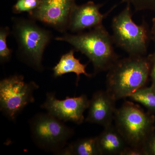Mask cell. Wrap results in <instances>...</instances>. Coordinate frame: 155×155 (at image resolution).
I'll use <instances>...</instances> for the list:
<instances>
[{
  "instance_id": "cell-1",
  "label": "cell",
  "mask_w": 155,
  "mask_h": 155,
  "mask_svg": "<svg viewBox=\"0 0 155 155\" xmlns=\"http://www.w3.org/2000/svg\"><path fill=\"white\" fill-rule=\"evenodd\" d=\"M150 68L148 57L129 56L119 58L108 70L106 90L116 101L128 97L145 87Z\"/></svg>"
},
{
  "instance_id": "cell-2",
  "label": "cell",
  "mask_w": 155,
  "mask_h": 155,
  "mask_svg": "<svg viewBox=\"0 0 155 155\" xmlns=\"http://www.w3.org/2000/svg\"><path fill=\"white\" fill-rule=\"evenodd\" d=\"M67 42L92 63L95 73L108 71L120 58L115 52L113 37L103 24L85 33L56 38Z\"/></svg>"
},
{
  "instance_id": "cell-3",
  "label": "cell",
  "mask_w": 155,
  "mask_h": 155,
  "mask_svg": "<svg viewBox=\"0 0 155 155\" xmlns=\"http://www.w3.org/2000/svg\"><path fill=\"white\" fill-rule=\"evenodd\" d=\"M114 120L127 146L142 149L147 140L155 132L154 116L131 102L126 101L116 109Z\"/></svg>"
},
{
  "instance_id": "cell-4",
  "label": "cell",
  "mask_w": 155,
  "mask_h": 155,
  "mask_svg": "<svg viewBox=\"0 0 155 155\" xmlns=\"http://www.w3.org/2000/svg\"><path fill=\"white\" fill-rule=\"evenodd\" d=\"M130 3L113 18L112 35L114 44L129 56H145L151 38L150 31L145 22L136 24L132 19Z\"/></svg>"
},
{
  "instance_id": "cell-5",
  "label": "cell",
  "mask_w": 155,
  "mask_h": 155,
  "mask_svg": "<svg viewBox=\"0 0 155 155\" xmlns=\"http://www.w3.org/2000/svg\"><path fill=\"white\" fill-rule=\"evenodd\" d=\"M64 122L48 113L36 114L29 122L32 140L39 148L57 153L74 133Z\"/></svg>"
},
{
  "instance_id": "cell-6",
  "label": "cell",
  "mask_w": 155,
  "mask_h": 155,
  "mask_svg": "<svg viewBox=\"0 0 155 155\" xmlns=\"http://www.w3.org/2000/svg\"><path fill=\"white\" fill-rule=\"evenodd\" d=\"M39 87L33 81L25 82L21 75H14L0 82V109L11 120L29 104L35 101L33 93Z\"/></svg>"
},
{
  "instance_id": "cell-7",
  "label": "cell",
  "mask_w": 155,
  "mask_h": 155,
  "mask_svg": "<svg viewBox=\"0 0 155 155\" xmlns=\"http://www.w3.org/2000/svg\"><path fill=\"white\" fill-rule=\"evenodd\" d=\"M90 100L85 94L77 97H66L65 99L59 100L54 93H48L43 109L48 114L63 121L71 122L80 125L84 120V113L88 109Z\"/></svg>"
},
{
  "instance_id": "cell-8",
  "label": "cell",
  "mask_w": 155,
  "mask_h": 155,
  "mask_svg": "<svg viewBox=\"0 0 155 155\" xmlns=\"http://www.w3.org/2000/svg\"><path fill=\"white\" fill-rule=\"evenodd\" d=\"M19 43L30 64L40 68L43 54L49 40L48 34L28 22H23L17 28Z\"/></svg>"
},
{
  "instance_id": "cell-9",
  "label": "cell",
  "mask_w": 155,
  "mask_h": 155,
  "mask_svg": "<svg viewBox=\"0 0 155 155\" xmlns=\"http://www.w3.org/2000/svg\"><path fill=\"white\" fill-rule=\"evenodd\" d=\"M76 5L75 0H42L30 14L41 22L60 27L69 22Z\"/></svg>"
},
{
  "instance_id": "cell-10",
  "label": "cell",
  "mask_w": 155,
  "mask_h": 155,
  "mask_svg": "<svg viewBox=\"0 0 155 155\" xmlns=\"http://www.w3.org/2000/svg\"><path fill=\"white\" fill-rule=\"evenodd\" d=\"M116 101L107 90L95 92L90 100L85 122L102 125L104 127L112 125L117 109Z\"/></svg>"
},
{
  "instance_id": "cell-11",
  "label": "cell",
  "mask_w": 155,
  "mask_h": 155,
  "mask_svg": "<svg viewBox=\"0 0 155 155\" xmlns=\"http://www.w3.org/2000/svg\"><path fill=\"white\" fill-rule=\"evenodd\" d=\"M102 6L103 4H96L92 2L75 6L70 17L69 27L73 31H80L102 25L109 13L101 14L100 9Z\"/></svg>"
},
{
  "instance_id": "cell-12",
  "label": "cell",
  "mask_w": 155,
  "mask_h": 155,
  "mask_svg": "<svg viewBox=\"0 0 155 155\" xmlns=\"http://www.w3.org/2000/svg\"><path fill=\"white\" fill-rule=\"evenodd\" d=\"M101 155H121L128 147L125 139L116 126L111 125L104 127L97 136Z\"/></svg>"
},
{
  "instance_id": "cell-13",
  "label": "cell",
  "mask_w": 155,
  "mask_h": 155,
  "mask_svg": "<svg viewBox=\"0 0 155 155\" xmlns=\"http://www.w3.org/2000/svg\"><path fill=\"white\" fill-rule=\"evenodd\" d=\"M87 64L80 63L78 59L75 58L74 51L71 50L61 57L59 63L53 68L54 77H58L67 73L73 72L77 76L76 84H78L80 75L83 74L88 77L91 75L86 72Z\"/></svg>"
},
{
  "instance_id": "cell-14",
  "label": "cell",
  "mask_w": 155,
  "mask_h": 155,
  "mask_svg": "<svg viewBox=\"0 0 155 155\" xmlns=\"http://www.w3.org/2000/svg\"><path fill=\"white\" fill-rule=\"evenodd\" d=\"M57 154L64 155H101L97 137L78 140L68 144Z\"/></svg>"
},
{
  "instance_id": "cell-15",
  "label": "cell",
  "mask_w": 155,
  "mask_h": 155,
  "mask_svg": "<svg viewBox=\"0 0 155 155\" xmlns=\"http://www.w3.org/2000/svg\"><path fill=\"white\" fill-rule=\"evenodd\" d=\"M128 98L144 106L150 113H155V89L152 86L139 89Z\"/></svg>"
},
{
  "instance_id": "cell-16",
  "label": "cell",
  "mask_w": 155,
  "mask_h": 155,
  "mask_svg": "<svg viewBox=\"0 0 155 155\" xmlns=\"http://www.w3.org/2000/svg\"><path fill=\"white\" fill-rule=\"evenodd\" d=\"M40 2L38 0H18L14 9L17 13L31 12L38 8Z\"/></svg>"
},
{
  "instance_id": "cell-17",
  "label": "cell",
  "mask_w": 155,
  "mask_h": 155,
  "mask_svg": "<svg viewBox=\"0 0 155 155\" xmlns=\"http://www.w3.org/2000/svg\"><path fill=\"white\" fill-rule=\"evenodd\" d=\"M136 11L150 10L155 11V0H130Z\"/></svg>"
},
{
  "instance_id": "cell-18",
  "label": "cell",
  "mask_w": 155,
  "mask_h": 155,
  "mask_svg": "<svg viewBox=\"0 0 155 155\" xmlns=\"http://www.w3.org/2000/svg\"><path fill=\"white\" fill-rule=\"evenodd\" d=\"M8 35V32L5 30H2L0 32V57L2 61L8 60L11 54V51L7 47L6 43Z\"/></svg>"
},
{
  "instance_id": "cell-19",
  "label": "cell",
  "mask_w": 155,
  "mask_h": 155,
  "mask_svg": "<svg viewBox=\"0 0 155 155\" xmlns=\"http://www.w3.org/2000/svg\"><path fill=\"white\" fill-rule=\"evenodd\" d=\"M142 150L144 155H155V132L147 140Z\"/></svg>"
},
{
  "instance_id": "cell-20",
  "label": "cell",
  "mask_w": 155,
  "mask_h": 155,
  "mask_svg": "<svg viewBox=\"0 0 155 155\" xmlns=\"http://www.w3.org/2000/svg\"><path fill=\"white\" fill-rule=\"evenodd\" d=\"M121 155H144L143 150L128 146Z\"/></svg>"
},
{
  "instance_id": "cell-21",
  "label": "cell",
  "mask_w": 155,
  "mask_h": 155,
  "mask_svg": "<svg viewBox=\"0 0 155 155\" xmlns=\"http://www.w3.org/2000/svg\"><path fill=\"white\" fill-rule=\"evenodd\" d=\"M148 57L151 62V68L150 74V76L152 80V85L151 86L155 89V60L150 58L149 56Z\"/></svg>"
},
{
  "instance_id": "cell-22",
  "label": "cell",
  "mask_w": 155,
  "mask_h": 155,
  "mask_svg": "<svg viewBox=\"0 0 155 155\" xmlns=\"http://www.w3.org/2000/svg\"><path fill=\"white\" fill-rule=\"evenodd\" d=\"M152 27L150 31L151 38L153 40L155 45V18L152 19Z\"/></svg>"
},
{
  "instance_id": "cell-23",
  "label": "cell",
  "mask_w": 155,
  "mask_h": 155,
  "mask_svg": "<svg viewBox=\"0 0 155 155\" xmlns=\"http://www.w3.org/2000/svg\"><path fill=\"white\" fill-rule=\"evenodd\" d=\"M149 57H150V58H152L153 59H154L155 60V51L153 53V54H150L148 56Z\"/></svg>"
},
{
  "instance_id": "cell-24",
  "label": "cell",
  "mask_w": 155,
  "mask_h": 155,
  "mask_svg": "<svg viewBox=\"0 0 155 155\" xmlns=\"http://www.w3.org/2000/svg\"><path fill=\"white\" fill-rule=\"evenodd\" d=\"M130 0H122V3H130Z\"/></svg>"
},
{
  "instance_id": "cell-25",
  "label": "cell",
  "mask_w": 155,
  "mask_h": 155,
  "mask_svg": "<svg viewBox=\"0 0 155 155\" xmlns=\"http://www.w3.org/2000/svg\"><path fill=\"white\" fill-rule=\"evenodd\" d=\"M38 1H41L42 0H38Z\"/></svg>"
}]
</instances>
